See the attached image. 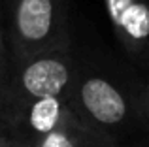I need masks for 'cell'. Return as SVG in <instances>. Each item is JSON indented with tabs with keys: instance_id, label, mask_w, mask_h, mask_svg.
<instances>
[{
	"instance_id": "10",
	"label": "cell",
	"mask_w": 149,
	"mask_h": 147,
	"mask_svg": "<svg viewBox=\"0 0 149 147\" xmlns=\"http://www.w3.org/2000/svg\"><path fill=\"white\" fill-rule=\"evenodd\" d=\"M6 134V130H4V126H2V123H0V140H2V136Z\"/></svg>"
},
{
	"instance_id": "2",
	"label": "cell",
	"mask_w": 149,
	"mask_h": 147,
	"mask_svg": "<svg viewBox=\"0 0 149 147\" xmlns=\"http://www.w3.org/2000/svg\"><path fill=\"white\" fill-rule=\"evenodd\" d=\"M70 0H10L13 59L70 47Z\"/></svg>"
},
{
	"instance_id": "4",
	"label": "cell",
	"mask_w": 149,
	"mask_h": 147,
	"mask_svg": "<svg viewBox=\"0 0 149 147\" xmlns=\"http://www.w3.org/2000/svg\"><path fill=\"white\" fill-rule=\"evenodd\" d=\"M66 104L81 119L109 134L127 125L134 110L140 111L138 98L132 100L125 85L109 74L87 70L83 64Z\"/></svg>"
},
{
	"instance_id": "6",
	"label": "cell",
	"mask_w": 149,
	"mask_h": 147,
	"mask_svg": "<svg viewBox=\"0 0 149 147\" xmlns=\"http://www.w3.org/2000/svg\"><path fill=\"white\" fill-rule=\"evenodd\" d=\"M4 11H2V0H0V77H2L4 70L8 66V60L6 59V32H4Z\"/></svg>"
},
{
	"instance_id": "9",
	"label": "cell",
	"mask_w": 149,
	"mask_h": 147,
	"mask_svg": "<svg viewBox=\"0 0 149 147\" xmlns=\"http://www.w3.org/2000/svg\"><path fill=\"white\" fill-rule=\"evenodd\" d=\"M0 147H8V136H6V134H4L2 140H0Z\"/></svg>"
},
{
	"instance_id": "3",
	"label": "cell",
	"mask_w": 149,
	"mask_h": 147,
	"mask_svg": "<svg viewBox=\"0 0 149 147\" xmlns=\"http://www.w3.org/2000/svg\"><path fill=\"white\" fill-rule=\"evenodd\" d=\"M6 134L30 147H119L113 134L81 119L66 102L30 111Z\"/></svg>"
},
{
	"instance_id": "7",
	"label": "cell",
	"mask_w": 149,
	"mask_h": 147,
	"mask_svg": "<svg viewBox=\"0 0 149 147\" xmlns=\"http://www.w3.org/2000/svg\"><path fill=\"white\" fill-rule=\"evenodd\" d=\"M138 106H140V115H142L143 119L149 123V79H147V83L143 85L142 89H140V92H138Z\"/></svg>"
},
{
	"instance_id": "5",
	"label": "cell",
	"mask_w": 149,
	"mask_h": 147,
	"mask_svg": "<svg viewBox=\"0 0 149 147\" xmlns=\"http://www.w3.org/2000/svg\"><path fill=\"white\" fill-rule=\"evenodd\" d=\"M119 47L132 64L149 70V0H102Z\"/></svg>"
},
{
	"instance_id": "1",
	"label": "cell",
	"mask_w": 149,
	"mask_h": 147,
	"mask_svg": "<svg viewBox=\"0 0 149 147\" xmlns=\"http://www.w3.org/2000/svg\"><path fill=\"white\" fill-rule=\"evenodd\" d=\"M79 70L81 62L70 47L23 60L11 57L0 77V123L4 130H11L38 107L68 102Z\"/></svg>"
},
{
	"instance_id": "8",
	"label": "cell",
	"mask_w": 149,
	"mask_h": 147,
	"mask_svg": "<svg viewBox=\"0 0 149 147\" xmlns=\"http://www.w3.org/2000/svg\"><path fill=\"white\" fill-rule=\"evenodd\" d=\"M6 136H8V147H30L25 140H21V138L10 136V134H6Z\"/></svg>"
}]
</instances>
